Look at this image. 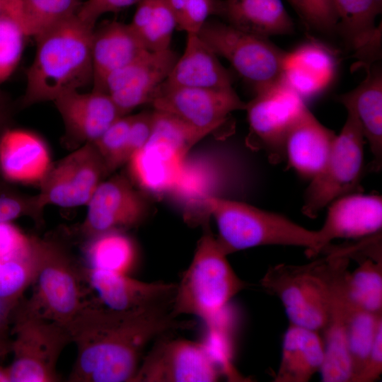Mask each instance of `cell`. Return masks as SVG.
<instances>
[{
    "label": "cell",
    "instance_id": "cell-1",
    "mask_svg": "<svg viewBox=\"0 0 382 382\" xmlns=\"http://www.w3.org/2000/svg\"><path fill=\"white\" fill-rule=\"evenodd\" d=\"M173 300L116 311L89 303L66 326L76 347L71 382H132L154 340L190 326L173 312Z\"/></svg>",
    "mask_w": 382,
    "mask_h": 382
},
{
    "label": "cell",
    "instance_id": "cell-2",
    "mask_svg": "<svg viewBox=\"0 0 382 382\" xmlns=\"http://www.w3.org/2000/svg\"><path fill=\"white\" fill-rule=\"evenodd\" d=\"M93 30L75 14L35 37L36 52L26 71L23 106L54 101L92 81Z\"/></svg>",
    "mask_w": 382,
    "mask_h": 382
},
{
    "label": "cell",
    "instance_id": "cell-3",
    "mask_svg": "<svg viewBox=\"0 0 382 382\" xmlns=\"http://www.w3.org/2000/svg\"><path fill=\"white\" fill-rule=\"evenodd\" d=\"M203 208L214 219L216 238L227 255L262 245L301 247L311 256L321 252L318 231L282 214L216 195L207 197Z\"/></svg>",
    "mask_w": 382,
    "mask_h": 382
},
{
    "label": "cell",
    "instance_id": "cell-4",
    "mask_svg": "<svg viewBox=\"0 0 382 382\" xmlns=\"http://www.w3.org/2000/svg\"><path fill=\"white\" fill-rule=\"evenodd\" d=\"M227 254L209 230L197 243L173 300L176 316L192 315L209 320L219 314L246 284L236 274Z\"/></svg>",
    "mask_w": 382,
    "mask_h": 382
},
{
    "label": "cell",
    "instance_id": "cell-5",
    "mask_svg": "<svg viewBox=\"0 0 382 382\" xmlns=\"http://www.w3.org/2000/svg\"><path fill=\"white\" fill-rule=\"evenodd\" d=\"M209 134L154 110L152 132L148 141L127 163L129 179L146 194L158 196L170 191L189 151Z\"/></svg>",
    "mask_w": 382,
    "mask_h": 382
},
{
    "label": "cell",
    "instance_id": "cell-6",
    "mask_svg": "<svg viewBox=\"0 0 382 382\" xmlns=\"http://www.w3.org/2000/svg\"><path fill=\"white\" fill-rule=\"evenodd\" d=\"M81 270L57 241L40 239L32 296L21 306L33 314L66 327L89 303Z\"/></svg>",
    "mask_w": 382,
    "mask_h": 382
},
{
    "label": "cell",
    "instance_id": "cell-7",
    "mask_svg": "<svg viewBox=\"0 0 382 382\" xmlns=\"http://www.w3.org/2000/svg\"><path fill=\"white\" fill-rule=\"evenodd\" d=\"M260 284L280 300L290 324L323 331L330 304L328 255L304 265L282 263L272 266L261 279Z\"/></svg>",
    "mask_w": 382,
    "mask_h": 382
},
{
    "label": "cell",
    "instance_id": "cell-8",
    "mask_svg": "<svg viewBox=\"0 0 382 382\" xmlns=\"http://www.w3.org/2000/svg\"><path fill=\"white\" fill-rule=\"evenodd\" d=\"M9 382H56L59 357L71 342L66 327L16 306L13 315Z\"/></svg>",
    "mask_w": 382,
    "mask_h": 382
},
{
    "label": "cell",
    "instance_id": "cell-9",
    "mask_svg": "<svg viewBox=\"0 0 382 382\" xmlns=\"http://www.w3.org/2000/svg\"><path fill=\"white\" fill-rule=\"evenodd\" d=\"M365 139L352 115L336 134L328 159L320 171L310 180L302 212L315 218L335 199L359 192L364 163Z\"/></svg>",
    "mask_w": 382,
    "mask_h": 382
},
{
    "label": "cell",
    "instance_id": "cell-10",
    "mask_svg": "<svg viewBox=\"0 0 382 382\" xmlns=\"http://www.w3.org/2000/svg\"><path fill=\"white\" fill-rule=\"evenodd\" d=\"M197 34L255 91L282 79L286 52L267 37L243 31L227 23L209 20Z\"/></svg>",
    "mask_w": 382,
    "mask_h": 382
},
{
    "label": "cell",
    "instance_id": "cell-11",
    "mask_svg": "<svg viewBox=\"0 0 382 382\" xmlns=\"http://www.w3.org/2000/svg\"><path fill=\"white\" fill-rule=\"evenodd\" d=\"M307 108L304 100L282 79L255 91L245 109L248 145L264 151L272 163L282 161L286 134Z\"/></svg>",
    "mask_w": 382,
    "mask_h": 382
},
{
    "label": "cell",
    "instance_id": "cell-12",
    "mask_svg": "<svg viewBox=\"0 0 382 382\" xmlns=\"http://www.w3.org/2000/svg\"><path fill=\"white\" fill-rule=\"evenodd\" d=\"M108 175L103 161L93 143H86L52 164L39 183L38 202L62 207L86 205Z\"/></svg>",
    "mask_w": 382,
    "mask_h": 382
},
{
    "label": "cell",
    "instance_id": "cell-13",
    "mask_svg": "<svg viewBox=\"0 0 382 382\" xmlns=\"http://www.w3.org/2000/svg\"><path fill=\"white\" fill-rule=\"evenodd\" d=\"M220 371L205 347L186 339H158L132 382H214Z\"/></svg>",
    "mask_w": 382,
    "mask_h": 382
},
{
    "label": "cell",
    "instance_id": "cell-14",
    "mask_svg": "<svg viewBox=\"0 0 382 382\" xmlns=\"http://www.w3.org/2000/svg\"><path fill=\"white\" fill-rule=\"evenodd\" d=\"M330 263V304L323 330L325 359L320 373L323 382H352V369L347 345V323L351 307L347 279L349 258L331 251Z\"/></svg>",
    "mask_w": 382,
    "mask_h": 382
},
{
    "label": "cell",
    "instance_id": "cell-15",
    "mask_svg": "<svg viewBox=\"0 0 382 382\" xmlns=\"http://www.w3.org/2000/svg\"><path fill=\"white\" fill-rule=\"evenodd\" d=\"M86 206L81 231L87 239L108 231H124L138 226L149 213L143 192L136 190L130 179L122 175L103 180Z\"/></svg>",
    "mask_w": 382,
    "mask_h": 382
},
{
    "label": "cell",
    "instance_id": "cell-16",
    "mask_svg": "<svg viewBox=\"0 0 382 382\" xmlns=\"http://www.w3.org/2000/svg\"><path fill=\"white\" fill-rule=\"evenodd\" d=\"M154 110L173 115L197 128L213 132L231 112L245 109L233 88L215 90L169 86L163 83L151 102Z\"/></svg>",
    "mask_w": 382,
    "mask_h": 382
},
{
    "label": "cell",
    "instance_id": "cell-17",
    "mask_svg": "<svg viewBox=\"0 0 382 382\" xmlns=\"http://www.w3.org/2000/svg\"><path fill=\"white\" fill-rule=\"evenodd\" d=\"M177 54L170 48L146 51L129 64L108 74L98 90L108 93L122 115L151 103L168 76Z\"/></svg>",
    "mask_w": 382,
    "mask_h": 382
},
{
    "label": "cell",
    "instance_id": "cell-18",
    "mask_svg": "<svg viewBox=\"0 0 382 382\" xmlns=\"http://www.w3.org/2000/svg\"><path fill=\"white\" fill-rule=\"evenodd\" d=\"M317 230L321 252L337 238H366L381 231L382 197L354 192L331 202Z\"/></svg>",
    "mask_w": 382,
    "mask_h": 382
},
{
    "label": "cell",
    "instance_id": "cell-19",
    "mask_svg": "<svg viewBox=\"0 0 382 382\" xmlns=\"http://www.w3.org/2000/svg\"><path fill=\"white\" fill-rule=\"evenodd\" d=\"M54 102L63 120L67 138L76 144L93 143L122 116L110 96L101 91H71Z\"/></svg>",
    "mask_w": 382,
    "mask_h": 382
},
{
    "label": "cell",
    "instance_id": "cell-20",
    "mask_svg": "<svg viewBox=\"0 0 382 382\" xmlns=\"http://www.w3.org/2000/svg\"><path fill=\"white\" fill-rule=\"evenodd\" d=\"M86 282L103 306L116 311L148 307L174 299L177 284L146 282L126 273L84 269Z\"/></svg>",
    "mask_w": 382,
    "mask_h": 382
},
{
    "label": "cell",
    "instance_id": "cell-21",
    "mask_svg": "<svg viewBox=\"0 0 382 382\" xmlns=\"http://www.w3.org/2000/svg\"><path fill=\"white\" fill-rule=\"evenodd\" d=\"M52 165L46 143L35 133L10 127L0 139V175L6 181L40 183Z\"/></svg>",
    "mask_w": 382,
    "mask_h": 382
},
{
    "label": "cell",
    "instance_id": "cell-22",
    "mask_svg": "<svg viewBox=\"0 0 382 382\" xmlns=\"http://www.w3.org/2000/svg\"><path fill=\"white\" fill-rule=\"evenodd\" d=\"M335 136L307 108L286 134L284 158L298 175L311 180L325 163Z\"/></svg>",
    "mask_w": 382,
    "mask_h": 382
},
{
    "label": "cell",
    "instance_id": "cell-23",
    "mask_svg": "<svg viewBox=\"0 0 382 382\" xmlns=\"http://www.w3.org/2000/svg\"><path fill=\"white\" fill-rule=\"evenodd\" d=\"M163 84L215 90L231 89L233 80L218 56L198 34H187L183 54Z\"/></svg>",
    "mask_w": 382,
    "mask_h": 382
},
{
    "label": "cell",
    "instance_id": "cell-24",
    "mask_svg": "<svg viewBox=\"0 0 382 382\" xmlns=\"http://www.w3.org/2000/svg\"><path fill=\"white\" fill-rule=\"evenodd\" d=\"M366 75L355 88L338 96V101L357 121L373 156V167L382 164V75L378 66L362 65Z\"/></svg>",
    "mask_w": 382,
    "mask_h": 382
},
{
    "label": "cell",
    "instance_id": "cell-25",
    "mask_svg": "<svg viewBox=\"0 0 382 382\" xmlns=\"http://www.w3.org/2000/svg\"><path fill=\"white\" fill-rule=\"evenodd\" d=\"M335 70L336 60L328 48L310 42L285 52L282 79L305 100L323 92L333 80Z\"/></svg>",
    "mask_w": 382,
    "mask_h": 382
},
{
    "label": "cell",
    "instance_id": "cell-26",
    "mask_svg": "<svg viewBox=\"0 0 382 382\" xmlns=\"http://www.w3.org/2000/svg\"><path fill=\"white\" fill-rule=\"evenodd\" d=\"M147 50L129 24L108 22L93 31L91 60L93 89L110 73L129 64Z\"/></svg>",
    "mask_w": 382,
    "mask_h": 382
},
{
    "label": "cell",
    "instance_id": "cell-27",
    "mask_svg": "<svg viewBox=\"0 0 382 382\" xmlns=\"http://www.w3.org/2000/svg\"><path fill=\"white\" fill-rule=\"evenodd\" d=\"M320 332L292 324L284 335L276 382H307L320 372L325 359V345Z\"/></svg>",
    "mask_w": 382,
    "mask_h": 382
},
{
    "label": "cell",
    "instance_id": "cell-28",
    "mask_svg": "<svg viewBox=\"0 0 382 382\" xmlns=\"http://www.w3.org/2000/svg\"><path fill=\"white\" fill-rule=\"evenodd\" d=\"M221 16L229 25L267 38L290 34L294 30L282 0H224Z\"/></svg>",
    "mask_w": 382,
    "mask_h": 382
},
{
    "label": "cell",
    "instance_id": "cell-29",
    "mask_svg": "<svg viewBox=\"0 0 382 382\" xmlns=\"http://www.w3.org/2000/svg\"><path fill=\"white\" fill-rule=\"evenodd\" d=\"M78 0H11L9 17L35 38L75 15Z\"/></svg>",
    "mask_w": 382,
    "mask_h": 382
},
{
    "label": "cell",
    "instance_id": "cell-30",
    "mask_svg": "<svg viewBox=\"0 0 382 382\" xmlns=\"http://www.w3.org/2000/svg\"><path fill=\"white\" fill-rule=\"evenodd\" d=\"M354 258L359 260V266L347 275V288L350 301L362 309L381 314V250L364 251Z\"/></svg>",
    "mask_w": 382,
    "mask_h": 382
},
{
    "label": "cell",
    "instance_id": "cell-31",
    "mask_svg": "<svg viewBox=\"0 0 382 382\" xmlns=\"http://www.w3.org/2000/svg\"><path fill=\"white\" fill-rule=\"evenodd\" d=\"M87 240L86 268L128 274L134 265L137 249L123 231H108Z\"/></svg>",
    "mask_w": 382,
    "mask_h": 382
},
{
    "label": "cell",
    "instance_id": "cell-32",
    "mask_svg": "<svg viewBox=\"0 0 382 382\" xmlns=\"http://www.w3.org/2000/svg\"><path fill=\"white\" fill-rule=\"evenodd\" d=\"M342 29L353 47L359 52L378 34L375 21L382 9V0H332Z\"/></svg>",
    "mask_w": 382,
    "mask_h": 382
},
{
    "label": "cell",
    "instance_id": "cell-33",
    "mask_svg": "<svg viewBox=\"0 0 382 382\" xmlns=\"http://www.w3.org/2000/svg\"><path fill=\"white\" fill-rule=\"evenodd\" d=\"M40 238L26 252L0 256V300L17 306L25 290L33 284L38 262Z\"/></svg>",
    "mask_w": 382,
    "mask_h": 382
},
{
    "label": "cell",
    "instance_id": "cell-34",
    "mask_svg": "<svg viewBox=\"0 0 382 382\" xmlns=\"http://www.w3.org/2000/svg\"><path fill=\"white\" fill-rule=\"evenodd\" d=\"M381 326V314L369 312L351 302L347 323V345L352 369V382L364 367Z\"/></svg>",
    "mask_w": 382,
    "mask_h": 382
},
{
    "label": "cell",
    "instance_id": "cell-35",
    "mask_svg": "<svg viewBox=\"0 0 382 382\" xmlns=\"http://www.w3.org/2000/svg\"><path fill=\"white\" fill-rule=\"evenodd\" d=\"M132 115L117 118L93 144L108 175L127 163L126 148Z\"/></svg>",
    "mask_w": 382,
    "mask_h": 382
},
{
    "label": "cell",
    "instance_id": "cell-36",
    "mask_svg": "<svg viewBox=\"0 0 382 382\" xmlns=\"http://www.w3.org/2000/svg\"><path fill=\"white\" fill-rule=\"evenodd\" d=\"M176 18L166 0H155L152 15L146 25L137 34L147 51L170 49Z\"/></svg>",
    "mask_w": 382,
    "mask_h": 382
},
{
    "label": "cell",
    "instance_id": "cell-37",
    "mask_svg": "<svg viewBox=\"0 0 382 382\" xmlns=\"http://www.w3.org/2000/svg\"><path fill=\"white\" fill-rule=\"evenodd\" d=\"M43 209L37 195L22 193L0 175V224L21 217H31L36 223L42 221Z\"/></svg>",
    "mask_w": 382,
    "mask_h": 382
},
{
    "label": "cell",
    "instance_id": "cell-38",
    "mask_svg": "<svg viewBox=\"0 0 382 382\" xmlns=\"http://www.w3.org/2000/svg\"><path fill=\"white\" fill-rule=\"evenodd\" d=\"M172 11L176 18L177 29L187 34H197L213 14H222L224 1L174 0Z\"/></svg>",
    "mask_w": 382,
    "mask_h": 382
},
{
    "label": "cell",
    "instance_id": "cell-39",
    "mask_svg": "<svg viewBox=\"0 0 382 382\" xmlns=\"http://www.w3.org/2000/svg\"><path fill=\"white\" fill-rule=\"evenodd\" d=\"M25 37L12 18L4 17L0 19V85L17 66L22 55Z\"/></svg>",
    "mask_w": 382,
    "mask_h": 382
},
{
    "label": "cell",
    "instance_id": "cell-40",
    "mask_svg": "<svg viewBox=\"0 0 382 382\" xmlns=\"http://www.w3.org/2000/svg\"><path fill=\"white\" fill-rule=\"evenodd\" d=\"M288 1L307 25L320 30H332L337 27L332 0Z\"/></svg>",
    "mask_w": 382,
    "mask_h": 382
},
{
    "label": "cell",
    "instance_id": "cell-41",
    "mask_svg": "<svg viewBox=\"0 0 382 382\" xmlns=\"http://www.w3.org/2000/svg\"><path fill=\"white\" fill-rule=\"evenodd\" d=\"M141 0H87L81 6L76 13L78 18L83 23L93 28L98 18L110 12H117Z\"/></svg>",
    "mask_w": 382,
    "mask_h": 382
},
{
    "label": "cell",
    "instance_id": "cell-42",
    "mask_svg": "<svg viewBox=\"0 0 382 382\" xmlns=\"http://www.w3.org/2000/svg\"><path fill=\"white\" fill-rule=\"evenodd\" d=\"M153 127V111L132 115L126 148L127 163L148 141Z\"/></svg>",
    "mask_w": 382,
    "mask_h": 382
},
{
    "label": "cell",
    "instance_id": "cell-43",
    "mask_svg": "<svg viewBox=\"0 0 382 382\" xmlns=\"http://www.w3.org/2000/svg\"><path fill=\"white\" fill-rule=\"evenodd\" d=\"M382 374V326L377 332L365 364L354 382H372Z\"/></svg>",
    "mask_w": 382,
    "mask_h": 382
},
{
    "label": "cell",
    "instance_id": "cell-44",
    "mask_svg": "<svg viewBox=\"0 0 382 382\" xmlns=\"http://www.w3.org/2000/svg\"><path fill=\"white\" fill-rule=\"evenodd\" d=\"M11 105L0 92V139L4 132L11 127Z\"/></svg>",
    "mask_w": 382,
    "mask_h": 382
},
{
    "label": "cell",
    "instance_id": "cell-45",
    "mask_svg": "<svg viewBox=\"0 0 382 382\" xmlns=\"http://www.w3.org/2000/svg\"><path fill=\"white\" fill-rule=\"evenodd\" d=\"M17 306H13L0 300V336L4 337L3 332L13 318Z\"/></svg>",
    "mask_w": 382,
    "mask_h": 382
},
{
    "label": "cell",
    "instance_id": "cell-46",
    "mask_svg": "<svg viewBox=\"0 0 382 382\" xmlns=\"http://www.w3.org/2000/svg\"><path fill=\"white\" fill-rule=\"evenodd\" d=\"M11 352V342L0 336V361Z\"/></svg>",
    "mask_w": 382,
    "mask_h": 382
},
{
    "label": "cell",
    "instance_id": "cell-47",
    "mask_svg": "<svg viewBox=\"0 0 382 382\" xmlns=\"http://www.w3.org/2000/svg\"><path fill=\"white\" fill-rule=\"evenodd\" d=\"M11 0H0V19L9 17Z\"/></svg>",
    "mask_w": 382,
    "mask_h": 382
}]
</instances>
